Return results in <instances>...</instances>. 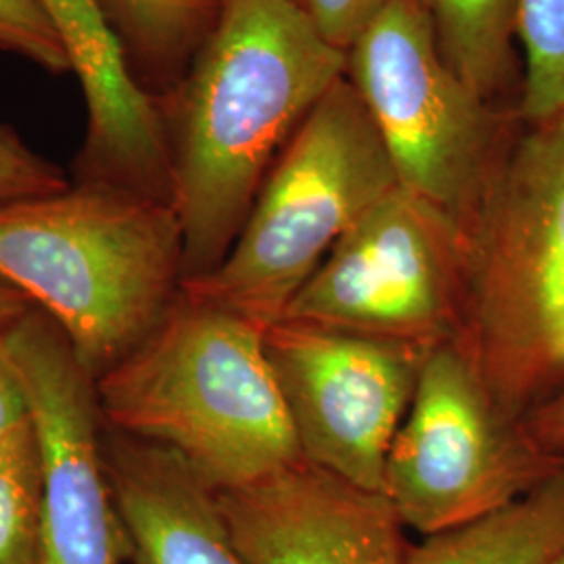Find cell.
I'll return each mask as SVG.
<instances>
[{"mask_svg":"<svg viewBox=\"0 0 564 564\" xmlns=\"http://www.w3.org/2000/svg\"><path fill=\"white\" fill-rule=\"evenodd\" d=\"M345 69L347 53L300 4L228 0L186 78L160 101L184 281L228 256L272 165Z\"/></svg>","mask_w":564,"mask_h":564,"instance_id":"obj_1","label":"cell"},{"mask_svg":"<svg viewBox=\"0 0 564 564\" xmlns=\"http://www.w3.org/2000/svg\"><path fill=\"white\" fill-rule=\"evenodd\" d=\"M263 333L181 291L149 337L95 381L102 423L176 452L216 491L297 466Z\"/></svg>","mask_w":564,"mask_h":564,"instance_id":"obj_2","label":"cell"},{"mask_svg":"<svg viewBox=\"0 0 564 564\" xmlns=\"http://www.w3.org/2000/svg\"><path fill=\"white\" fill-rule=\"evenodd\" d=\"M0 281L59 326L99 381L181 295L178 216L170 203L76 182L0 203Z\"/></svg>","mask_w":564,"mask_h":564,"instance_id":"obj_3","label":"cell"},{"mask_svg":"<svg viewBox=\"0 0 564 564\" xmlns=\"http://www.w3.org/2000/svg\"><path fill=\"white\" fill-rule=\"evenodd\" d=\"M463 239L456 343L523 421L564 391V109L506 142Z\"/></svg>","mask_w":564,"mask_h":564,"instance_id":"obj_4","label":"cell"},{"mask_svg":"<svg viewBox=\"0 0 564 564\" xmlns=\"http://www.w3.org/2000/svg\"><path fill=\"white\" fill-rule=\"evenodd\" d=\"M398 186L362 97L343 76L272 165L228 256L182 282V293L265 330L343 235Z\"/></svg>","mask_w":564,"mask_h":564,"instance_id":"obj_5","label":"cell"},{"mask_svg":"<svg viewBox=\"0 0 564 564\" xmlns=\"http://www.w3.org/2000/svg\"><path fill=\"white\" fill-rule=\"evenodd\" d=\"M398 181L466 230L505 153V130L442 51L421 0H387L347 51Z\"/></svg>","mask_w":564,"mask_h":564,"instance_id":"obj_6","label":"cell"},{"mask_svg":"<svg viewBox=\"0 0 564 564\" xmlns=\"http://www.w3.org/2000/svg\"><path fill=\"white\" fill-rule=\"evenodd\" d=\"M494 400L456 341L424 358L384 464L383 496L421 538L479 521L527 496L563 463Z\"/></svg>","mask_w":564,"mask_h":564,"instance_id":"obj_7","label":"cell"},{"mask_svg":"<svg viewBox=\"0 0 564 564\" xmlns=\"http://www.w3.org/2000/svg\"><path fill=\"white\" fill-rule=\"evenodd\" d=\"M464 297L463 232L400 184L343 235L281 321L435 349L460 339Z\"/></svg>","mask_w":564,"mask_h":564,"instance_id":"obj_8","label":"cell"},{"mask_svg":"<svg viewBox=\"0 0 564 564\" xmlns=\"http://www.w3.org/2000/svg\"><path fill=\"white\" fill-rule=\"evenodd\" d=\"M265 356L303 460L383 494L384 464L431 349L279 321Z\"/></svg>","mask_w":564,"mask_h":564,"instance_id":"obj_9","label":"cell"},{"mask_svg":"<svg viewBox=\"0 0 564 564\" xmlns=\"http://www.w3.org/2000/svg\"><path fill=\"white\" fill-rule=\"evenodd\" d=\"M2 341L41 445V564H121L128 544L105 473L95 381L39 307L11 324Z\"/></svg>","mask_w":564,"mask_h":564,"instance_id":"obj_10","label":"cell"},{"mask_svg":"<svg viewBox=\"0 0 564 564\" xmlns=\"http://www.w3.org/2000/svg\"><path fill=\"white\" fill-rule=\"evenodd\" d=\"M218 500L249 564H405V527L383 494L305 460Z\"/></svg>","mask_w":564,"mask_h":564,"instance_id":"obj_11","label":"cell"},{"mask_svg":"<svg viewBox=\"0 0 564 564\" xmlns=\"http://www.w3.org/2000/svg\"><path fill=\"white\" fill-rule=\"evenodd\" d=\"M39 2L86 101V134L72 182L172 205V153L162 107L134 80L101 0Z\"/></svg>","mask_w":564,"mask_h":564,"instance_id":"obj_12","label":"cell"},{"mask_svg":"<svg viewBox=\"0 0 564 564\" xmlns=\"http://www.w3.org/2000/svg\"><path fill=\"white\" fill-rule=\"evenodd\" d=\"M102 458L134 564H249L218 491L176 452L105 424Z\"/></svg>","mask_w":564,"mask_h":564,"instance_id":"obj_13","label":"cell"},{"mask_svg":"<svg viewBox=\"0 0 564 564\" xmlns=\"http://www.w3.org/2000/svg\"><path fill=\"white\" fill-rule=\"evenodd\" d=\"M564 547V460L517 502L421 538L405 564H554Z\"/></svg>","mask_w":564,"mask_h":564,"instance_id":"obj_14","label":"cell"},{"mask_svg":"<svg viewBox=\"0 0 564 564\" xmlns=\"http://www.w3.org/2000/svg\"><path fill=\"white\" fill-rule=\"evenodd\" d=\"M101 2L134 80L158 101L181 86L228 4V0Z\"/></svg>","mask_w":564,"mask_h":564,"instance_id":"obj_15","label":"cell"},{"mask_svg":"<svg viewBox=\"0 0 564 564\" xmlns=\"http://www.w3.org/2000/svg\"><path fill=\"white\" fill-rule=\"evenodd\" d=\"M437 41L464 82L491 101L512 69L517 0H421Z\"/></svg>","mask_w":564,"mask_h":564,"instance_id":"obj_16","label":"cell"},{"mask_svg":"<svg viewBox=\"0 0 564 564\" xmlns=\"http://www.w3.org/2000/svg\"><path fill=\"white\" fill-rule=\"evenodd\" d=\"M42 458L34 424L0 444V564H41Z\"/></svg>","mask_w":564,"mask_h":564,"instance_id":"obj_17","label":"cell"},{"mask_svg":"<svg viewBox=\"0 0 564 564\" xmlns=\"http://www.w3.org/2000/svg\"><path fill=\"white\" fill-rule=\"evenodd\" d=\"M517 41L523 48L524 123L564 109V0H517Z\"/></svg>","mask_w":564,"mask_h":564,"instance_id":"obj_18","label":"cell"},{"mask_svg":"<svg viewBox=\"0 0 564 564\" xmlns=\"http://www.w3.org/2000/svg\"><path fill=\"white\" fill-rule=\"evenodd\" d=\"M0 51L48 74H72L67 53L39 0H0Z\"/></svg>","mask_w":564,"mask_h":564,"instance_id":"obj_19","label":"cell"},{"mask_svg":"<svg viewBox=\"0 0 564 564\" xmlns=\"http://www.w3.org/2000/svg\"><path fill=\"white\" fill-rule=\"evenodd\" d=\"M72 186V176L36 153L20 134L0 123V203L53 195Z\"/></svg>","mask_w":564,"mask_h":564,"instance_id":"obj_20","label":"cell"},{"mask_svg":"<svg viewBox=\"0 0 564 564\" xmlns=\"http://www.w3.org/2000/svg\"><path fill=\"white\" fill-rule=\"evenodd\" d=\"M384 2L387 0H305L303 9L324 41L347 53Z\"/></svg>","mask_w":564,"mask_h":564,"instance_id":"obj_21","label":"cell"},{"mask_svg":"<svg viewBox=\"0 0 564 564\" xmlns=\"http://www.w3.org/2000/svg\"><path fill=\"white\" fill-rule=\"evenodd\" d=\"M28 423H32L28 395L0 333V444Z\"/></svg>","mask_w":564,"mask_h":564,"instance_id":"obj_22","label":"cell"},{"mask_svg":"<svg viewBox=\"0 0 564 564\" xmlns=\"http://www.w3.org/2000/svg\"><path fill=\"white\" fill-rule=\"evenodd\" d=\"M531 442L550 456H564V391L523 419Z\"/></svg>","mask_w":564,"mask_h":564,"instance_id":"obj_23","label":"cell"},{"mask_svg":"<svg viewBox=\"0 0 564 564\" xmlns=\"http://www.w3.org/2000/svg\"><path fill=\"white\" fill-rule=\"evenodd\" d=\"M34 305L21 295L18 289L0 281V333H4L11 324L18 323Z\"/></svg>","mask_w":564,"mask_h":564,"instance_id":"obj_24","label":"cell"},{"mask_svg":"<svg viewBox=\"0 0 564 564\" xmlns=\"http://www.w3.org/2000/svg\"><path fill=\"white\" fill-rule=\"evenodd\" d=\"M554 564H564V547H563V552H561V554H558V558H556V563Z\"/></svg>","mask_w":564,"mask_h":564,"instance_id":"obj_25","label":"cell"},{"mask_svg":"<svg viewBox=\"0 0 564 564\" xmlns=\"http://www.w3.org/2000/svg\"><path fill=\"white\" fill-rule=\"evenodd\" d=\"M286 2H293V4H300V7H303V2H305V0H286Z\"/></svg>","mask_w":564,"mask_h":564,"instance_id":"obj_26","label":"cell"}]
</instances>
